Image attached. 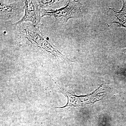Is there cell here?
I'll return each mask as SVG.
<instances>
[{
	"label": "cell",
	"instance_id": "4",
	"mask_svg": "<svg viewBox=\"0 0 126 126\" xmlns=\"http://www.w3.org/2000/svg\"><path fill=\"white\" fill-rule=\"evenodd\" d=\"M23 1L12 3H3L0 1V18L5 20L11 19L16 17L24 9Z\"/></svg>",
	"mask_w": 126,
	"mask_h": 126
},
{
	"label": "cell",
	"instance_id": "3",
	"mask_svg": "<svg viewBox=\"0 0 126 126\" xmlns=\"http://www.w3.org/2000/svg\"><path fill=\"white\" fill-rule=\"evenodd\" d=\"M26 33L27 39L32 42H35V43L41 48L44 49L55 56H59L62 55L41 35L39 29L32 27L29 29L28 28L26 30Z\"/></svg>",
	"mask_w": 126,
	"mask_h": 126
},
{
	"label": "cell",
	"instance_id": "1",
	"mask_svg": "<svg viewBox=\"0 0 126 126\" xmlns=\"http://www.w3.org/2000/svg\"><path fill=\"white\" fill-rule=\"evenodd\" d=\"M82 5L79 1L70 0L65 7L58 10H45L41 11L42 16H54L56 21L61 20L66 22L70 18H79L82 16L81 10Z\"/></svg>",
	"mask_w": 126,
	"mask_h": 126
},
{
	"label": "cell",
	"instance_id": "2",
	"mask_svg": "<svg viewBox=\"0 0 126 126\" xmlns=\"http://www.w3.org/2000/svg\"><path fill=\"white\" fill-rule=\"evenodd\" d=\"M25 3V14L22 19L16 23L18 24L24 21L31 22L35 27L40 24L41 10L38 0L23 1Z\"/></svg>",
	"mask_w": 126,
	"mask_h": 126
},
{
	"label": "cell",
	"instance_id": "5",
	"mask_svg": "<svg viewBox=\"0 0 126 126\" xmlns=\"http://www.w3.org/2000/svg\"><path fill=\"white\" fill-rule=\"evenodd\" d=\"M57 1L56 0H38L40 7L42 8L52 6Z\"/></svg>",
	"mask_w": 126,
	"mask_h": 126
}]
</instances>
